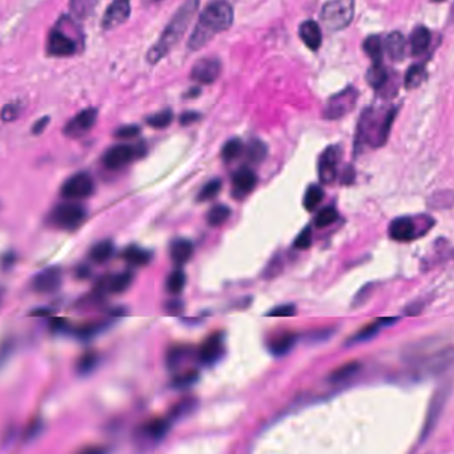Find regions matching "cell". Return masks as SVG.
Listing matches in <instances>:
<instances>
[{"mask_svg":"<svg viewBox=\"0 0 454 454\" xmlns=\"http://www.w3.org/2000/svg\"><path fill=\"white\" fill-rule=\"evenodd\" d=\"M223 354V337L220 334L210 336L198 350V359L204 365H212Z\"/></svg>","mask_w":454,"mask_h":454,"instance_id":"obj_17","label":"cell"},{"mask_svg":"<svg viewBox=\"0 0 454 454\" xmlns=\"http://www.w3.org/2000/svg\"><path fill=\"white\" fill-rule=\"evenodd\" d=\"M246 155H248V159L252 163H260L267 156V147H265V144L263 141L253 140V141L249 143V146L246 148Z\"/></svg>","mask_w":454,"mask_h":454,"instance_id":"obj_39","label":"cell"},{"mask_svg":"<svg viewBox=\"0 0 454 454\" xmlns=\"http://www.w3.org/2000/svg\"><path fill=\"white\" fill-rule=\"evenodd\" d=\"M300 38L305 43V46L313 51H316L321 46L322 42V35H321V30L316 22L313 20H306L304 22L303 24L300 26Z\"/></svg>","mask_w":454,"mask_h":454,"instance_id":"obj_19","label":"cell"},{"mask_svg":"<svg viewBox=\"0 0 454 454\" xmlns=\"http://www.w3.org/2000/svg\"><path fill=\"white\" fill-rule=\"evenodd\" d=\"M189 356V349L178 347L169 349L167 354V365L169 369H176L182 365Z\"/></svg>","mask_w":454,"mask_h":454,"instance_id":"obj_35","label":"cell"},{"mask_svg":"<svg viewBox=\"0 0 454 454\" xmlns=\"http://www.w3.org/2000/svg\"><path fill=\"white\" fill-rule=\"evenodd\" d=\"M168 429H169V421L167 418H156L144 425L143 433L151 439L159 441L167 435Z\"/></svg>","mask_w":454,"mask_h":454,"instance_id":"obj_26","label":"cell"},{"mask_svg":"<svg viewBox=\"0 0 454 454\" xmlns=\"http://www.w3.org/2000/svg\"><path fill=\"white\" fill-rule=\"evenodd\" d=\"M166 309H167L168 313H179L180 311H182V302H169L166 305Z\"/></svg>","mask_w":454,"mask_h":454,"instance_id":"obj_53","label":"cell"},{"mask_svg":"<svg viewBox=\"0 0 454 454\" xmlns=\"http://www.w3.org/2000/svg\"><path fill=\"white\" fill-rule=\"evenodd\" d=\"M221 191V182L219 179H214L210 182H207L203 189L200 191L197 200L198 201H208L212 200L213 197L217 196L219 192Z\"/></svg>","mask_w":454,"mask_h":454,"instance_id":"obj_40","label":"cell"},{"mask_svg":"<svg viewBox=\"0 0 454 454\" xmlns=\"http://www.w3.org/2000/svg\"><path fill=\"white\" fill-rule=\"evenodd\" d=\"M132 280H134V274L131 272L118 273L108 279V281L106 283L107 288L109 292L119 295L130 288V285L132 284Z\"/></svg>","mask_w":454,"mask_h":454,"instance_id":"obj_27","label":"cell"},{"mask_svg":"<svg viewBox=\"0 0 454 454\" xmlns=\"http://www.w3.org/2000/svg\"><path fill=\"white\" fill-rule=\"evenodd\" d=\"M172 119H173L172 111L171 109H164L162 112H157V114L150 116L147 119V123L153 128H166L171 124Z\"/></svg>","mask_w":454,"mask_h":454,"instance_id":"obj_42","label":"cell"},{"mask_svg":"<svg viewBox=\"0 0 454 454\" xmlns=\"http://www.w3.org/2000/svg\"><path fill=\"white\" fill-rule=\"evenodd\" d=\"M233 23V10L230 4L223 0L210 3L197 20V24L188 40V48L200 49L205 46L214 35L228 30Z\"/></svg>","mask_w":454,"mask_h":454,"instance_id":"obj_1","label":"cell"},{"mask_svg":"<svg viewBox=\"0 0 454 454\" xmlns=\"http://www.w3.org/2000/svg\"><path fill=\"white\" fill-rule=\"evenodd\" d=\"M354 15V0H332L322 8V22L331 31L348 27Z\"/></svg>","mask_w":454,"mask_h":454,"instance_id":"obj_3","label":"cell"},{"mask_svg":"<svg viewBox=\"0 0 454 454\" xmlns=\"http://www.w3.org/2000/svg\"><path fill=\"white\" fill-rule=\"evenodd\" d=\"M139 134H140V127L124 125L115 132V136L119 137V139H132V137L137 136Z\"/></svg>","mask_w":454,"mask_h":454,"instance_id":"obj_48","label":"cell"},{"mask_svg":"<svg viewBox=\"0 0 454 454\" xmlns=\"http://www.w3.org/2000/svg\"><path fill=\"white\" fill-rule=\"evenodd\" d=\"M39 432H40L39 423H32L26 430V439H35V436L39 435Z\"/></svg>","mask_w":454,"mask_h":454,"instance_id":"obj_51","label":"cell"},{"mask_svg":"<svg viewBox=\"0 0 454 454\" xmlns=\"http://www.w3.org/2000/svg\"><path fill=\"white\" fill-rule=\"evenodd\" d=\"M63 274L59 267H49L38 273L32 280V288L40 295H51L59 290Z\"/></svg>","mask_w":454,"mask_h":454,"instance_id":"obj_11","label":"cell"},{"mask_svg":"<svg viewBox=\"0 0 454 454\" xmlns=\"http://www.w3.org/2000/svg\"><path fill=\"white\" fill-rule=\"evenodd\" d=\"M451 394H452V384H449V382L441 385L433 394L428 413H426L424 428L421 432V441H425L435 432L436 426L439 424V418H441V414L448 404Z\"/></svg>","mask_w":454,"mask_h":454,"instance_id":"obj_4","label":"cell"},{"mask_svg":"<svg viewBox=\"0 0 454 454\" xmlns=\"http://www.w3.org/2000/svg\"><path fill=\"white\" fill-rule=\"evenodd\" d=\"M95 4H96V0H71L70 7H71V11L77 17L84 19L93 11Z\"/></svg>","mask_w":454,"mask_h":454,"instance_id":"obj_36","label":"cell"},{"mask_svg":"<svg viewBox=\"0 0 454 454\" xmlns=\"http://www.w3.org/2000/svg\"><path fill=\"white\" fill-rule=\"evenodd\" d=\"M102 452H104L103 449H99V448H87V449H83L81 451V453H102Z\"/></svg>","mask_w":454,"mask_h":454,"instance_id":"obj_55","label":"cell"},{"mask_svg":"<svg viewBox=\"0 0 454 454\" xmlns=\"http://www.w3.org/2000/svg\"><path fill=\"white\" fill-rule=\"evenodd\" d=\"M64 324H65L64 320H61V318H54V320L51 321V328H52L54 331H59V329H63Z\"/></svg>","mask_w":454,"mask_h":454,"instance_id":"obj_54","label":"cell"},{"mask_svg":"<svg viewBox=\"0 0 454 454\" xmlns=\"http://www.w3.org/2000/svg\"><path fill=\"white\" fill-rule=\"evenodd\" d=\"M139 155L136 147L120 144L109 148L103 156V164L107 169L118 171L120 168L128 166Z\"/></svg>","mask_w":454,"mask_h":454,"instance_id":"obj_10","label":"cell"},{"mask_svg":"<svg viewBox=\"0 0 454 454\" xmlns=\"http://www.w3.org/2000/svg\"><path fill=\"white\" fill-rule=\"evenodd\" d=\"M198 8V0H188L171 19L159 42L147 54V61L151 64L162 61L168 52L179 43L185 31L188 30L192 17Z\"/></svg>","mask_w":454,"mask_h":454,"instance_id":"obj_2","label":"cell"},{"mask_svg":"<svg viewBox=\"0 0 454 454\" xmlns=\"http://www.w3.org/2000/svg\"><path fill=\"white\" fill-rule=\"evenodd\" d=\"M366 80L372 87L381 88L388 80V72L382 64H373L366 74Z\"/></svg>","mask_w":454,"mask_h":454,"instance_id":"obj_34","label":"cell"},{"mask_svg":"<svg viewBox=\"0 0 454 454\" xmlns=\"http://www.w3.org/2000/svg\"><path fill=\"white\" fill-rule=\"evenodd\" d=\"M95 191V182L86 172H79L71 176L61 185V196L68 200H80L91 196Z\"/></svg>","mask_w":454,"mask_h":454,"instance_id":"obj_7","label":"cell"},{"mask_svg":"<svg viewBox=\"0 0 454 454\" xmlns=\"http://www.w3.org/2000/svg\"><path fill=\"white\" fill-rule=\"evenodd\" d=\"M414 370L421 376L439 375L444 369L454 363V348L444 349L426 357H416L413 361Z\"/></svg>","mask_w":454,"mask_h":454,"instance_id":"obj_5","label":"cell"},{"mask_svg":"<svg viewBox=\"0 0 454 454\" xmlns=\"http://www.w3.org/2000/svg\"><path fill=\"white\" fill-rule=\"evenodd\" d=\"M86 214L87 212L83 205L75 203H63L55 207L51 214V220L55 227L64 230H74L81 226Z\"/></svg>","mask_w":454,"mask_h":454,"instance_id":"obj_6","label":"cell"},{"mask_svg":"<svg viewBox=\"0 0 454 454\" xmlns=\"http://www.w3.org/2000/svg\"><path fill=\"white\" fill-rule=\"evenodd\" d=\"M221 72V64L217 59H201L197 61L191 72V77L203 84L213 83Z\"/></svg>","mask_w":454,"mask_h":454,"instance_id":"obj_16","label":"cell"},{"mask_svg":"<svg viewBox=\"0 0 454 454\" xmlns=\"http://www.w3.org/2000/svg\"><path fill=\"white\" fill-rule=\"evenodd\" d=\"M131 14V1L130 0H114L107 8L106 14L102 20V27L109 31L121 26Z\"/></svg>","mask_w":454,"mask_h":454,"instance_id":"obj_12","label":"cell"},{"mask_svg":"<svg viewBox=\"0 0 454 454\" xmlns=\"http://www.w3.org/2000/svg\"><path fill=\"white\" fill-rule=\"evenodd\" d=\"M102 328H103L102 324H90V325H84V327L79 328L76 331V334L80 338H91L92 336L99 334L102 331Z\"/></svg>","mask_w":454,"mask_h":454,"instance_id":"obj_47","label":"cell"},{"mask_svg":"<svg viewBox=\"0 0 454 454\" xmlns=\"http://www.w3.org/2000/svg\"><path fill=\"white\" fill-rule=\"evenodd\" d=\"M397 321V318H379V320H376L375 322H372V324H369V325H366L365 328H363L359 334H354L352 338H350V341H349L348 344H356V343H361V341H366V340H369V338H372L375 334H377V332H379V329L381 328H384V327H388V325H391V324H393V322H396Z\"/></svg>","mask_w":454,"mask_h":454,"instance_id":"obj_22","label":"cell"},{"mask_svg":"<svg viewBox=\"0 0 454 454\" xmlns=\"http://www.w3.org/2000/svg\"><path fill=\"white\" fill-rule=\"evenodd\" d=\"M96 363H97V356L92 352H88L79 359V361L76 363V370L79 375L83 376L88 375L96 368Z\"/></svg>","mask_w":454,"mask_h":454,"instance_id":"obj_38","label":"cell"},{"mask_svg":"<svg viewBox=\"0 0 454 454\" xmlns=\"http://www.w3.org/2000/svg\"><path fill=\"white\" fill-rule=\"evenodd\" d=\"M198 119H200V115L196 114V112H185L184 115H182V118H180V123L184 124V125H187V124L195 123Z\"/></svg>","mask_w":454,"mask_h":454,"instance_id":"obj_50","label":"cell"},{"mask_svg":"<svg viewBox=\"0 0 454 454\" xmlns=\"http://www.w3.org/2000/svg\"><path fill=\"white\" fill-rule=\"evenodd\" d=\"M194 253V244L187 239H176L171 244V258L175 264L182 265Z\"/></svg>","mask_w":454,"mask_h":454,"instance_id":"obj_20","label":"cell"},{"mask_svg":"<svg viewBox=\"0 0 454 454\" xmlns=\"http://www.w3.org/2000/svg\"><path fill=\"white\" fill-rule=\"evenodd\" d=\"M151 252L147 249H143L137 245H131L123 252V258L128 264L135 265V267H144L150 263L151 260Z\"/></svg>","mask_w":454,"mask_h":454,"instance_id":"obj_24","label":"cell"},{"mask_svg":"<svg viewBox=\"0 0 454 454\" xmlns=\"http://www.w3.org/2000/svg\"><path fill=\"white\" fill-rule=\"evenodd\" d=\"M338 214H337V211L332 208V207H328L322 211H320L315 219V224L318 228H325L331 224H334V221L337 220Z\"/></svg>","mask_w":454,"mask_h":454,"instance_id":"obj_43","label":"cell"},{"mask_svg":"<svg viewBox=\"0 0 454 454\" xmlns=\"http://www.w3.org/2000/svg\"><path fill=\"white\" fill-rule=\"evenodd\" d=\"M436 1H444V0H436Z\"/></svg>","mask_w":454,"mask_h":454,"instance_id":"obj_57","label":"cell"},{"mask_svg":"<svg viewBox=\"0 0 454 454\" xmlns=\"http://www.w3.org/2000/svg\"><path fill=\"white\" fill-rule=\"evenodd\" d=\"M324 198V191L318 187V185H311L304 196V207L306 211L312 212L313 210H316L318 204L322 201Z\"/></svg>","mask_w":454,"mask_h":454,"instance_id":"obj_32","label":"cell"},{"mask_svg":"<svg viewBox=\"0 0 454 454\" xmlns=\"http://www.w3.org/2000/svg\"><path fill=\"white\" fill-rule=\"evenodd\" d=\"M425 76L426 74H425L424 67H421V65L410 67L407 72V76H405L407 88L418 87L424 81Z\"/></svg>","mask_w":454,"mask_h":454,"instance_id":"obj_37","label":"cell"},{"mask_svg":"<svg viewBox=\"0 0 454 454\" xmlns=\"http://www.w3.org/2000/svg\"><path fill=\"white\" fill-rule=\"evenodd\" d=\"M258 184L256 173L248 167L239 168L233 175V188L237 196L248 195Z\"/></svg>","mask_w":454,"mask_h":454,"instance_id":"obj_18","label":"cell"},{"mask_svg":"<svg viewBox=\"0 0 454 454\" xmlns=\"http://www.w3.org/2000/svg\"><path fill=\"white\" fill-rule=\"evenodd\" d=\"M430 31L425 27H418L413 31L412 38H410V48L413 55H421L428 49L430 45Z\"/></svg>","mask_w":454,"mask_h":454,"instance_id":"obj_23","label":"cell"},{"mask_svg":"<svg viewBox=\"0 0 454 454\" xmlns=\"http://www.w3.org/2000/svg\"><path fill=\"white\" fill-rule=\"evenodd\" d=\"M295 315H296V308L292 304L279 305L268 312V316H271V318H290Z\"/></svg>","mask_w":454,"mask_h":454,"instance_id":"obj_45","label":"cell"},{"mask_svg":"<svg viewBox=\"0 0 454 454\" xmlns=\"http://www.w3.org/2000/svg\"><path fill=\"white\" fill-rule=\"evenodd\" d=\"M418 221L414 217L410 216H402L394 219L389 227V235L396 242H412L417 239L418 236H423L429 227L428 226H420Z\"/></svg>","mask_w":454,"mask_h":454,"instance_id":"obj_9","label":"cell"},{"mask_svg":"<svg viewBox=\"0 0 454 454\" xmlns=\"http://www.w3.org/2000/svg\"><path fill=\"white\" fill-rule=\"evenodd\" d=\"M296 341H297V336L295 334L288 332V334H279L269 341L268 348L272 354L280 357V356L287 354L288 352H290V349L295 347Z\"/></svg>","mask_w":454,"mask_h":454,"instance_id":"obj_21","label":"cell"},{"mask_svg":"<svg viewBox=\"0 0 454 454\" xmlns=\"http://www.w3.org/2000/svg\"><path fill=\"white\" fill-rule=\"evenodd\" d=\"M230 216V208L224 204H216L207 213V223L211 227L223 226Z\"/></svg>","mask_w":454,"mask_h":454,"instance_id":"obj_29","label":"cell"},{"mask_svg":"<svg viewBox=\"0 0 454 454\" xmlns=\"http://www.w3.org/2000/svg\"><path fill=\"white\" fill-rule=\"evenodd\" d=\"M359 92L354 88H347L344 91L337 93L332 96L327 104V108L324 111V116L329 120L340 119L349 114L357 102Z\"/></svg>","mask_w":454,"mask_h":454,"instance_id":"obj_8","label":"cell"},{"mask_svg":"<svg viewBox=\"0 0 454 454\" xmlns=\"http://www.w3.org/2000/svg\"><path fill=\"white\" fill-rule=\"evenodd\" d=\"M244 146L239 139H232L223 147V159L226 162H230L242 155Z\"/></svg>","mask_w":454,"mask_h":454,"instance_id":"obj_41","label":"cell"},{"mask_svg":"<svg viewBox=\"0 0 454 454\" xmlns=\"http://www.w3.org/2000/svg\"><path fill=\"white\" fill-rule=\"evenodd\" d=\"M185 283H187V277H185L184 271L182 269H175L173 272L168 276L166 288H167L169 293L179 295V293H182V290H184Z\"/></svg>","mask_w":454,"mask_h":454,"instance_id":"obj_33","label":"cell"},{"mask_svg":"<svg viewBox=\"0 0 454 454\" xmlns=\"http://www.w3.org/2000/svg\"><path fill=\"white\" fill-rule=\"evenodd\" d=\"M363 51L373 61V64H382V43L377 35H372L365 39Z\"/></svg>","mask_w":454,"mask_h":454,"instance_id":"obj_30","label":"cell"},{"mask_svg":"<svg viewBox=\"0 0 454 454\" xmlns=\"http://www.w3.org/2000/svg\"><path fill=\"white\" fill-rule=\"evenodd\" d=\"M361 365L356 361H352V363H345L340 368H337L334 372H332V375L329 376V381L331 382H343V381H347V379L353 377L359 370H360Z\"/></svg>","mask_w":454,"mask_h":454,"instance_id":"obj_31","label":"cell"},{"mask_svg":"<svg viewBox=\"0 0 454 454\" xmlns=\"http://www.w3.org/2000/svg\"><path fill=\"white\" fill-rule=\"evenodd\" d=\"M198 379V373L196 370H188L184 372L182 375H179L176 379H173V385L179 389H184V388H189L191 385H194Z\"/></svg>","mask_w":454,"mask_h":454,"instance_id":"obj_44","label":"cell"},{"mask_svg":"<svg viewBox=\"0 0 454 454\" xmlns=\"http://www.w3.org/2000/svg\"><path fill=\"white\" fill-rule=\"evenodd\" d=\"M385 46H386V51H388L389 56L393 61H400V59L404 58L407 43H405V39H404V36H402L401 32H392L386 38Z\"/></svg>","mask_w":454,"mask_h":454,"instance_id":"obj_25","label":"cell"},{"mask_svg":"<svg viewBox=\"0 0 454 454\" xmlns=\"http://www.w3.org/2000/svg\"><path fill=\"white\" fill-rule=\"evenodd\" d=\"M76 51V43L63 31L54 30L47 42V52L52 56H71Z\"/></svg>","mask_w":454,"mask_h":454,"instance_id":"obj_14","label":"cell"},{"mask_svg":"<svg viewBox=\"0 0 454 454\" xmlns=\"http://www.w3.org/2000/svg\"><path fill=\"white\" fill-rule=\"evenodd\" d=\"M20 114V106H16V104H7L3 108V112H1V118L4 121H13L15 120L16 118L19 116Z\"/></svg>","mask_w":454,"mask_h":454,"instance_id":"obj_49","label":"cell"},{"mask_svg":"<svg viewBox=\"0 0 454 454\" xmlns=\"http://www.w3.org/2000/svg\"><path fill=\"white\" fill-rule=\"evenodd\" d=\"M338 159L340 151L337 147H329L321 155L318 162V176L324 184H331L336 180Z\"/></svg>","mask_w":454,"mask_h":454,"instance_id":"obj_15","label":"cell"},{"mask_svg":"<svg viewBox=\"0 0 454 454\" xmlns=\"http://www.w3.org/2000/svg\"><path fill=\"white\" fill-rule=\"evenodd\" d=\"M114 252H115L114 244L109 240H103V242H97L96 245L92 246L90 258H91L93 263L103 264V263H106L109 258H112Z\"/></svg>","mask_w":454,"mask_h":454,"instance_id":"obj_28","label":"cell"},{"mask_svg":"<svg viewBox=\"0 0 454 454\" xmlns=\"http://www.w3.org/2000/svg\"><path fill=\"white\" fill-rule=\"evenodd\" d=\"M97 111L95 108H88L77 114L72 120L64 127V134L68 137H80L90 132L96 123Z\"/></svg>","mask_w":454,"mask_h":454,"instance_id":"obj_13","label":"cell"},{"mask_svg":"<svg viewBox=\"0 0 454 454\" xmlns=\"http://www.w3.org/2000/svg\"><path fill=\"white\" fill-rule=\"evenodd\" d=\"M47 313H48V311H43V309H42V311H38V312H33L32 315H33V316H38V315H42V316H43V315H47Z\"/></svg>","mask_w":454,"mask_h":454,"instance_id":"obj_56","label":"cell"},{"mask_svg":"<svg viewBox=\"0 0 454 454\" xmlns=\"http://www.w3.org/2000/svg\"><path fill=\"white\" fill-rule=\"evenodd\" d=\"M311 245H312V230H311V228L306 227L297 236V239L295 242V246L299 249H308Z\"/></svg>","mask_w":454,"mask_h":454,"instance_id":"obj_46","label":"cell"},{"mask_svg":"<svg viewBox=\"0 0 454 454\" xmlns=\"http://www.w3.org/2000/svg\"><path fill=\"white\" fill-rule=\"evenodd\" d=\"M48 121H49V119L48 118H42L40 120L36 121L35 123V125L32 127V132L33 134H40V132H43L45 131V128L47 127V124H48Z\"/></svg>","mask_w":454,"mask_h":454,"instance_id":"obj_52","label":"cell"}]
</instances>
